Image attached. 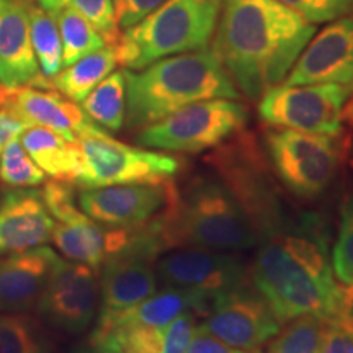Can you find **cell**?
I'll return each instance as SVG.
<instances>
[{"instance_id": "obj_1", "label": "cell", "mask_w": 353, "mask_h": 353, "mask_svg": "<svg viewBox=\"0 0 353 353\" xmlns=\"http://www.w3.org/2000/svg\"><path fill=\"white\" fill-rule=\"evenodd\" d=\"M250 275L283 324L304 314L324 321L348 314L353 290L335 280L324 216L291 214L281 231L260 241Z\"/></svg>"}, {"instance_id": "obj_2", "label": "cell", "mask_w": 353, "mask_h": 353, "mask_svg": "<svg viewBox=\"0 0 353 353\" xmlns=\"http://www.w3.org/2000/svg\"><path fill=\"white\" fill-rule=\"evenodd\" d=\"M316 25L276 0H223L211 51L247 99L280 85Z\"/></svg>"}, {"instance_id": "obj_3", "label": "cell", "mask_w": 353, "mask_h": 353, "mask_svg": "<svg viewBox=\"0 0 353 353\" xmlns=\"http://www.w3.org/2000/svg\"><path fill=\"white\" fill-rule=\"evenodd\" d=\"M125 79V121L141 130L196 101L241 97L211 48L164 57L139 70L126 69Z\"/></svg>"}, {"instance_id": "obj_4", "label": "cell", "mask_w": 353, "mask_h": 353, "mask_svg": "<svg viewBox=\"0 0 353 353\" xmlns=\"http://www.w3.org/2000/svg\"><path fill=\"white\" fill-rule=\"evenodd\" d=\"M157 223L167 249L203 247L237 254L260 244L239 201L213 172L193 175L182 190L175 188Z\"/></svg>"}, {"instance_id": "obj_5", "label": "cell", "mask_w": 353, "mask_h": 353, "mask_svg": "<svg viewBox=\"0 0 353 353\" xmlns=\"http://www.w3.org/2000/svg\"><path fill=\"white\" fill-rule=\"evenodd\" d=\"M221 7L223 0H167L120 33L113 46L118 64L139 70L164 57L206 50Z\"/></svg>"}, {"instance_id": "obj_6", "label": "cell", "mask_w": 353, "mask_h": 353, "mask_svg": "<svg viewBox=\"0 0 353 353\" xmlns=\"http://www.w3.org/2000/svg\"><path fill=\"white\" fill-rule=\"evenodd\" d=\"M208 161L214 175L239 201L260 241L281 231L291 214L285 208L275 176L252 141L242 138L223 145Z\"/></svg>"}, {"instance_id": "obj_7", "label": "cell", "mask_w": 353, "mask_h": 353, "mask_svg": "<svg viewBox=\"0 0 353 353\" xmlns=\"http://www.w3.org/2000/svg\"><path fill=\"white\" fill-rule=\"evenodd\" d=\"M247 121L249 112L241 101L201 100L143 128L136 143L162 152L198 154L211 151L231 139L244 130Z\"/></svg>"}, {"instance_id": "obj_8", "label": "cell", "mask_w": 353, "mask_h": 353, "mask_svg": "<svg viewBox=\"0 0 353 353\" xmlns=\"http://www.w3.org/2000/svg\"><path fill=\"white\" fill-rule=\"evenodd\" d=\"M265 152L273 174L298 198H317L337 175L342 161L341 134H314L285 128L265 132Z\"/></svg>"}, {"instance_id": "obj_9", "label": "cell", "mask_w": 353, "mask_h": 353, "mask_svg": "<svg viewBox=\"0 0 353 353\" xmlns=\"http://www.w3.org/2000/svg\"><path fill=\"white\" fill-rule=\"evenodd\" d=\"M81 170L76 183L82 188L128 183L170 182L182 162L169 152L132 148L112 136H82Z\"/></svg>"}, {"instance_id": "obj_10", "label": "cell", "mask_w": 353, "mask_h": 353, "mask_svg": "<svg viewBox=\"0 0 353 353\" xmlns=\"http://www.w3.org/2000/svg\"><path fill=\"white\" fill-rule=\"evenodd\" d=\"M157 218L132 229L128 244L101 263L100 314L125 311L157 291L156 262L167 250Z\"/></svg>"}, {"instance_id": "obj_11", "label": "cell", "mask_w": 353, "mask_h": 353, "mask_svg": "<svg viewBox=\"0 0 353 353\" xmlns=\"http://www.w3.org/2000/svg\"><path fill=\"white\" fill-rule=\"evenodd\" d=\"M353 87L341 83L275 85L260 97L259 117L265 125L285 130L337 136L343 108Z\"/></svg>"}, {"instance_id": "obj_12", "label": "cell", "mask_w": 353, "mask_h": 353, "mask_svg": "<svg viewBox=\"0 0 353 353\" xmlns=\"http://www.w3.org/2000/svg\"><path fill=\"white\" fill-rule=\"evenodd\" d=\"M156 272L162 285L187 291L208 309L216 298L249 281V268L239 254L203 247H176L164 252L157 259Z\"/></svg>"}, {"instance_id": "obj_13", "label": "cell", "mask_w": 353, "mask_h": 353, "mask_svg": "<svg viewBox=\"0 0 353 353\" xmlns=\"http://www.w3.org/2000/svg\"><path fill=\"white\" fill-rule=\"evenodd\" d=\"M200 327L232 347L260 350L280 332L283 322L278 319L263 294L245 281L211 303Z\"/></svg>"}, {"instance_id": "obj_14", "label": "cell", "mask_w": 353, "mask_h": 353, "mask_svg": "<svg viewBox=\"0 0 353 353\" xmlns=\"http://www.w3.org/2000/svg\"><path fill=\"white\" fill-rule=\"evenodd\" d=\"M175 195L170 182L83 188L77 201L88 218L107 228L134 229L164 213Z\"/></svg>"}, {"instance_id": "obj_15", "label": "cell", "mask_w": 353, "mask_h": 353, "mask_svg": "<svg viewBox=\"0 0 353 353\" xmlns=\"http://www.w3.org/2000/svg\"><path fill=\"white\" fill-rule=\"evenodd\" d=\"M97 298L99 281L94 268L59 257L37 306L51 325L64 332L79 334L94 319Z\"/></svg>"}, {"instance_id": "obj_16", "label": "cell", "mask_w": 353, "mask_h": 353, "mask_svg": "<svg viewBox=\"0 0 353 353\" xmlns=\"http://www.w3.org/2000/svg\"><path fill=\"white\" fill-rule=\"evenodd\" d=\"M0 108L8 110L26 126L48 128L72 141L82 136H110L76 101L54 88L0 85Z\"/></svg>"}, {"instance_id": "obj_17", "label": "cell", "mask_w": 353, "mask_h": 353, "mask_svg": "<svg viewBox=\"0 0 353 353\" xmlns=\"http://www.w3.org/2000/svg\"><path fill=\"white\" fill-rule=\"evenodd\" d=\"M285 85L341 83L353 87V15L329 21L311 38Z\"/></svg>"}, {"instance_id": "obj_18", "label": "cell", "mask_w": 353, "mask_h": 353, "mask_svg": "<svg viewBox=\"0 0 353 353\" xmlns=\"http://www.w3.org/2000/svg\"><path fill=\"white\" fill-rule=\"evenodd\" d=\"M0 85L51 88L33 51L26 0H0Z\"/></svg>"}, {"instance_id": "obj_19", "label": "cell", "mask_w": 353, "mask_h": 353, "mask_svg": "<svg viewBox=\"0 0 353 353\" xmlns=\"http://www.w3.org/2000/svg\"><path fill=\"white\" fill-rule=\"evenodd\" d=\"M56 219L41 193L12 192L0 201V255L21 254L46 245L52 239Z\"/></svg>"}, {"instance_id": "obj_20", "label": "cell", "mask_w": 353, "mask_h": 353, "mask_svg": "<svg viewBox=\"0 0 353 353\" xmlns=\"http://www.w3.org/2000/svg\"><path fill=\"white\" fill-rule=\"evenodd\" d=\"M59 255L41 245L0 260V312H21L37 306Z\"/></svg>"}, {"instance_id": "obj_21", "label": "cell", "mask_w": 353, "mask_h": 353, "mask_svg": "<svg viewBox=\"0 0 353 353\" xmlns=\"http://www.w3.org/2000/svg\"><path fill=\"white\" fill-rule=\"evenodd\" d=\"M131 234L132 229L107 228L83 214L69 223H56L51 241L65 259L95 270L110 254L128 244Z\"/></svg>"}, {"instance_id": "obj_22", "label": "cell", "mask_w": 353, "mask_h": 353, "mask_svg": "<svg viewBox=\"0 0 353 353\" xmlns=\"http://www.w3.org/2000/svg\"><path fill=\"white\" fill-rule=\"evenodd\" d=\"M20 141L44 174L61 182H76L81 170V148L59 132L43 126H28Z\"/></svg>"}, {"instance_id": "obj_23", "label": "cell", "mask_w": 353, "mask_h": 353, "mask_svg": "<svg viewBox=\"0 0 353 353\" xmlns=\"http://www.w3.org/2000/svg\"><path fill=\"white\" fill-rule=\"evenodd\" d=\"M117 64L114 48L105 46L61 69L54 77L50 79L51 88L68 97L69 100L81 103L105 77L113 72Z\"/></svg>"}, {"instance_id": "obj_24", "label": "cell", "mask_w": 353, "mask_h": 353, "mask_svg": "<svg viewBox=\"0 0 353 353\" xmlns=\"http://www.w3.org/2000/svg\"><path fill=\"white\" fill-rule=\"evenodd\" d=\"M81 107L99 126L120 131L126 118L125 70H113L81 101Z\"/></svg>"}, {"instance_id": "obj_25", "label": "cell", "mask_w": 353, "mask_h": 353, "mask_svg": "<svg viewBox=\"0 0 353 353\" xmlns=\"http://www.w3.org/2000/svg\"><path fill=\"white\" fill-rule=\"evenodd\" d=\"M30 38L39 64V70L50 81L63 69V41L57 21L51 12L28 3Z\"/></svg>"}, {"instance_id": "obj_26", "label": "cell", "mask_w": 353, "mask_h": 353, "mask_svg": "<svg viewBox=\"0 0 353 353\" xmlns=\"http://www.w3.org/2000/svg\"><path fill=\"white\" fill-rule=\"evenodd\" d=\"M63 41V68L76 63L81 57L108 46L103 37L85 17L72 8L52 12Z\"/></svg>"}, {"instance_id": "obj_27", "label": "cell", "mask_w": 353, "mask_h": 353, "mask_svg": "<svg viewBox=\"0 0 353 353\" xmlns=\"http://www.w3.org/2000/svg\"><path fill=\"white\" fill-rule=\"evenodd\" d=\"M325 322L319 316L304 314L285 322L272 339L267 353H321Z\"/></svg>"}, {"instance_id": "obj_28", "label": "cell", "mask_w": 353, "mask_h": 353, "mask_svg": "<svg viewBox=\"0 0 353 353\" xmlns=\"http://www.w3.org/2000/svg\"><path fill=\"white\" fill-rule=\"evenodd\" d=\"M0 353H48L37 322L20 312H0Z\"/></svg>"}, {"instance_id": "obj_29", "label": "cell", "mask_w": 353, "mask_h": 353, "mask_svg": "<svg viewBox=\"0 0 353 353\" xmlns=\"http://www.w3.org/2000/svg\"><path fill=\"white\" fill-rule=\"evenodd\" d=\"M38 6L48 12L72 8L90 21L103 37L108 46H114L120 38V26L114 17L113 0H37Z\"/></svg>"}, {"instance_id": "obj_30", "label": "cell", "mask_w": 353, "mask_h": 353, "mask_svg": "<svg viewBox=\"0 0 353 353\" xmlns=\"http://www.w3.org/2000/svg\"><path fill=\"white\" fill-rule=\"evenodd\" d=\"M0 180L10 187H38L46 180V174L26 152L20 136L8 141L0 154Z\"/></svg>"}, {"instance_id": "obj_31", "label": "cell", "mask_w": 353, "mask_h": 353, "mask_svg": "<svg viewBox=\"0 0 353 353\" xmlns=\"http://www.w3.org/2000/svg\"><path fill=\"white\" fill-rule=\"evenodd\" d=\"M330 255L335 280L345 288L353 290V195L342 201L337 239Z\"/></svg>"}, {"instance_id": "obj_32", "label": "cell", "mask_w": 353, "mask_h": 353, "mask_svg": "<svg viewBox=\"0 0 353 353\" xmlns=\"http://www.w3.org/2000/svg\"><path fill=\"white\" fill-rule=\"evenodd\" d=\"M307 23L319 25L353 15V0H276Z\"/></svg>"}, {"instance_id": "obj_33", "label": "cell", "mask_w": 353, "mask_h": 353, "mask_svg": "<svg viewBox=\"0 0 353 353\" xmlns=\"http://www.w3.org/2000/svg\"><path fill=\"white\" fill-rule=\"evenodd\" d=\"M41 198L56 223H69L85 214L79 206L69 182H61V180L48 182L41 192Z\"/></svg>"}, {"instance_id": "obj_34", "label": "cell", "mask_w": 353, "mask_h": 353, "mask_svg": "<svg viewBox=\"0 0 353 353\" xmlns=\"http://www.w3.org/2000/svg\"><path fill=\"white\" fill-rule=\"evenodd\" d=\"M196 316L195 312H183L167 325L161 353H187L193 335L200 325Z\"/></svg>"}, {"instance_id": "obj_35", "label": "cell", "mask_w": 353, "mask_h": 353, "mask_svg": "<svg viewBox=\"0 0 353 353\" xmlns=\"http://www.w3.org/2000/svg\"><path fill=\"white\" fill-rule=\"evenodd\" d=\"M321 353H353V322L348 314L325 322Z\"/></svg>"}, {"instance_id": "obj_36", "label": "cell", "mask_w": 353, "mask_h": 353, "mask_svg": "<svg viewBox=\"0 0 353 353\" xmlns=\"http://www.w3.org/2000/svg\"><path fill=\"white\" fill-rule=\"evenodd\" d=\"M167 0H113L114 17L121 30L136 25Z\"/></svg>"}, {"instance_id": "obj_37", "label": "cell", "mask_w": 353, "mask_h": 353, "mask_svg": "<svg viewBox=\"0 0 353 353\" xmlns=\"http://www.w3.org/2000/svg\"><path fill=\"white\" fill-rule=\"evenodd\" d=\"M187 353H262V350H245V348L232 347L229 343L218 341L198 325Z\"/></svg>"}, {"instance_id": "obj_38", "label": "cell", "mask_w": 353, "mask_h": 353, "mask_svg": "<svg viewBox=\"0 0 353 353\" xmlns=\"http://www.w3.org/2000/svg\"><path fill=\"white\" fill-rule=\"evenodd\" d=\"M26 126L20 118L8 112L6 108H0V154H2L3 148H6L8 141L13 138H19L26 130Z\"/></svg>"}, {"instance_id": "obj_39", "label": "cell", "mask_w": 353, "mask_h": 353, "mask_svg": "<svg viewBox=\"0 0 353 353\" xmlns=\"http://www.w3.org/2000/svg\"><path fill=\"white\" fill-rule=\"evenodd\" d=\"M76 353H120L117 350H113V348L110 347H105V345H100V343H88L87 347L81 348V350H77Z\"/></svg>"}, {"instance_id": "obj_40", "label": "cell", "mask_w": 353, "mask_h": 353, "mask_svg": "<svg viewBox=\"0 0 353 353\" xmlns=\"http://www.w3.org/2000/svg\"><path fill=\"white\" fill-rule=\"evenodd\" d=\"M343 121H345L348 126L353 128V94L350 95V99L347 100L345 108H343Z\"/></svg>"}, {"instance_id": "obj_41", "label": "cell", "mask_w": 353, "mask_h": 353, "mask_svg": "<svg viewBox=\"0 0 353 353\" xmlns=\"http://www.w3.org/2000/svg\"><path fill=\"white\" fill-rule=\"evenodd\" d=\"M348 317H350V321L353 322V294H352L350 304H348Z\"/></svg>"}, {"instance_id": "obj_42", "label": "cell", "mask_w": 353, "mask_h": 353, "mask_svg": "<svg viewBox=\"0 0 353 353\" xmlns=\"http://www.w3.org/2000/svg\"><path fill=\"white\" fill-rule=\"evenodd\" d=\"M352 164H353V154H352Z\"/></svg>"}, {"instance_id": "obj_43", "label": "cell", "mask_w": 353, "mask_h": 353, "mask_svg": "<svg viewBox=\"0 0 353 353\" xmlns=\"http://www.w3.org/2000/svg\"><path fill=\"white\" fill-rule=\"evenodd\" d=\"M26 2H30V0H26Z\"/></svg>"}]
</instances>
